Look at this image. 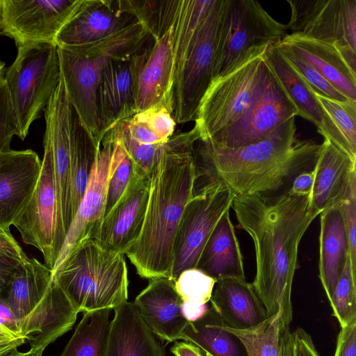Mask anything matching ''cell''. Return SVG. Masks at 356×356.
Masks as SVG:
<instances>
[{"label": "cell", "instance_id": "cell-54", "mask_svg": "<svg viewBox=\"0 0 356 356\" xmlns=\"http://www.w3.org/2000/svg\"><path fill=\"white\" fill-rule=\"evenodd\" d=\"M4 76H5L4 63L2 62V60L0 58V86L4 81Z\"/></svg>", "mask_w": 356, "mask_h": 356}, {"label": "cell", "instance_id": "cell-19", "mask_svg": "<svg viewBox=\"0 0 356 356\" xmlns=\"http://www.w3.org/2000/svg\"><path fill=\"white\" fill-rule=\"evenodd\" d=\"M149 190V177L133 172L123 194L104 216L96 240L106 248L124 254L141 232Z\"/></svg>", "mask_w": 356, "mask_h": 356}, {"label": "cell", "instance_id": "cell-53", "mask_svg": "<svg viewBox=\"0 0 356 356\" xmlns=\"http://www.w3.org/2000/svg\"><path fill=\"white\" fill-rule=\"evenodd\" d=\"M7 356H42V352L31 349L26 352H20L16 350Z\"/></svg>", "mask_w": 356, "mask_h": 356}, {"label": "cell", "instance_id": "cell-45", "mask_svg": "<svg viewBox=\"0 0 356 356\" xmlns=\"http://www.w3.org/2000/svg\"><path fill=\"white\" fill-rule=\"evenodd\" d=\"M0 254L24 261L28 257L13 236L10 229L0 228Z\"/></svg>", "mask_w": 356, "mask_h": 356}, {"label": "cell", "instance_id": "cell-13", "mask_svg": "<svg viewBox=\"0 0 356 356\" xmlns=\"http://www.w3.org/2000/svg\"><path fill=\"white\" fill-rule=\"evenodd\" d=\"M83 0H0V35L17 47L34 43L56 44L66 24Z\"/></svg>", "mask_w": 356, "mask_h": 356}, {"label": "cell", "instance_id": "cell-43", "mask_svg": "<svg viewBox=\"0 0 356 356\" xmlns=\"http://www.w3.org/2000/svg\"><path fill=\"white\" fill-rule=\"evenodd\" d=\"M334 356H356V319L341 327Z\"/></svg>", "mask_w": 356, "mask_h": 356}, {"label": "cell", "instance_id": "cell-8", "mask_svg": "<svg viewBox=\"0 0 356 356\" xmlns=\"http://www.w3.org/2000/svg\"><path fill=\"white\" fill-rule=\"evenodd\" d=\"M285 24L254 0H223L212 67V80L262 56L287 35Z\"/></svg>", "mask_w": 356, "mask_h": 356}, {"label": "cell", "instance_id": "cell-23", "mask_svg": "<svg viewBox=\"0 0 356 356\" xmlns=\"http://www.w3.org/2000/svg\"><path fill=\"white\" fill-rule=\"evenodd\" d=\"M172 35L170 24L159 37L153 39L140 68L136 85L137 113L152 107L165 106L172 114Z\"/></svg>", "mask_w": 356, "mask_h": 356}, {"label": "cell", "instance_id": "cell-51", "mask_svg": "<svg viewBox=\"0 0 356 356\" xmlns=\"http://www.w3.org/2000/svg\"><path fill=\"white\" fill-rule=\"evenodd\" d=\"M26 342L24 337H16L0 332V356H7Z\"/></svg>", "mask_w": 356, "mask_h": 356}, {"label": "cell", "instance_id": "cell-12", "mask_svg": "<svg viewBox=\"0 0 356 356\" xmlns=\"http://www.w3.org/2000/svg\"><path fill=\"white\" fill-rule=\"evenodd\" d=\"M235 197L226 186L207 182L188 200L174 242L171 275L174 282L184 270L196 268L210 235Z\"/></svg>", "mask_w": 356, "mask_h": 356}, {"label": "cell", "instance_id": "cell-11", "mask_svg": "<svg viewBox=\"0 0 356 356\" xmlns=\"http://www.w3.org/2000/svg\"><path fill=\"white\" fill-rule=\"evenodd\" d=\"M262 56L212 80L200 102L194 120L200 140L211 138L235 124L245 114L259 77Z\"/></svg>", "mask_w": 356, "mask_h": 356}, {"label": "cell", "instance_id": "cell-1", "mask_svg": "<svg viewBox=\"0 0 356 356\" xmlns=\"http://www.w3.org/2000/svg\"><path fill=\"white\" fill-rule=\"evenodd\" d=\"M238 226L251 237L256 259L252 287L268 317L282 311L283 325L293 317L291 290L300 241L318 216L309 196H236L232 207Z\"/></svg>", "mask_w": 356, "mask_h": 356}, {"label": "cell", "instance_id": "cell-26", "mask_svg": "<svg viewBox=\"0 0 356 356\" xmlns=\"http://www.w3.org/2000/svg\"><path fill=\"white\" fill-rule=\"evenodd\" d=\"M209 301L223 323L231 328L248 330L268 317L252 284L245 280L234 277L218 280Z\"/></svg>", "mask_w": 356, "mask_h": 356}, {"label": "cell", "instance_id": "cell-34", "mask_svg": "<svg viewBox=\"0 0 356 356\" xmlns=\"http://www.w3.org/2000/svg\"><path fill=\"white\" fill-rule=\"evenodd\" d=\"M131 138L142 144L167 142L173 136L176 122L165 106L152 107L138 112L123 120Z\"/></svg>", "mask_w": 356, "mask_h": 356}, {"label": "cell", "instance_id": "cell-52", "mask_svg": "<svg viewBox=\"0 0 356 356\" xmlns=\"http://www.w3.org/2000/svg\"><path fill=\"white\" fill-rule=\"evenodd\" d=\"M209 307L205 305H199L184 302L181 311L184 317L189 322L195 321L201 318L209 310Z\"/></svg>", "mask_w": 356, "mask_h": 356}, {"label": "cell", "instance_id": "cell-6", "mask_svg": "<svg viewBox=\"0 0 356 356\" xmlns=\"http://www.w3.org/2000/svg\"><path fill=\"white\" fill-rule=\"evenodd\" d=\"M152 37L139 21L105 38L78 45L58 47L60 78L68 100L81 123L100 145L97 88L105 65L132 54Z\"/></svg>", "mask_w": 356, "mask_h": 356}, {"label": "cell", "instance_id": "cell-5", "mask_svg": "<svg viewBox=\"0 0 356 356\" xmlns=\"http://www.w3.org/2000/svg\"><path fill=\"white\" fill-rule=\"evenodd\" d=\"M2 297L13 310L30 349L42 353L72 329L79 313L56 282L52 270L35 258L22 263Z\"/></svg>", "mask_w": 356, "mask_h": 356}, {"label": "cell", "instance_id": "cell-3", "mask_svg": "<svg viewBox=\"0 0 356 356\" xmlns=\"http://www.w3.org/2000/svg\"><path fill=\"white\" fill-rule=\"evenodd\" d=\"M292 117L259 142L234 149L198 140L193 156L198 178L230 188L236 196L267 194L287 181L314 168L321 144L297 140Z\"/></svg>", "mask_w": 356, "mask_h": 356}, {"label": "cell", "instance_id": "cell-33", "mask_svg": "<svg viewBox=\"0 0 356 356\" xmlns=\"http://www.w3.org/2000/svg\"><path fill=\"white\" fill-rule=\"evenodd\" d=\"M111 310L106 308L83 313L60 356H104Z\"/></svg>", "mask_w": 356, "mask_h": 356}, {"label": "cell", "instance_id": "cell-38", "mask_svg": "<svg viewBox=\"0 0 356 356\" xmlns=\"http://www.w3.org/2000/svg\"><path fill=\"white\" fill-rule=\"evenodd\" d=\"M118 139L133 163V172L149 177L154 163L164 143L142 144L134 140L127 133L122 122L108 131Z\"/></svg>", "mask_w": 356, "mask_h": 356}, {"label": "cell", "instance_id": "cell-2", "mask_svg": "<svg viewBox=\"0 0 356 356\" xmlns=\"http://www.w3.org/2000/svg\"><path fill=\"white\" fill-rule=\"evenodd\" d=\"M199 139L195 127L173 134L154 163L143 228L125 253L143 278L171 279L175 236L198 179L193 151Z\"/></svg>", "mask_w": 356, "mask_h": 356}, {"label": "cell", "instance_id": "cell-40", "mask_svg": "<svg viewBox=\"0 0 356 356\" xmlns=\"http://www.w3.org/2000/svg\"><path fill=\"white\" fill-rule=\"evenodd\" d=\"M216 282L200 270L190 268L181 273L175 286L184 302L202 305L210 300Z\"/></svg>", "mask_w": 356, "mask_h": 356}, {"label": "cell", "instance_id": "cell-48", "mask_svg": "<svg viewBox=\"0 0 356 356\" xmlns=\"http://www.w3.org/2000/svg\"><path fill=\"white\" fill-rule=\"evenodd\" d=\"M22 261L0 254V296L2 297L7 286Z\"/></svg>", "mask_w": 356, "mask_h": 356}, {"label": "cell", "instance_id": "cell-37", "mask_svg": "<svg viewBox=\"0 0 356 356\" xmlns=\"http://www.w3.org/2000/svg\"><path fill=\"white\" fill-rule=\"evenodd\" d=\"M330 304L332 315L341 327L356 319V273L351 268L350 257L337 283Z\"/></svg>", "mask_w": 356, "mask_h": 356}, {"label": "cell", "instance_id": "cell-46", "mask_svg": "<svg viewBox=\"0 0 356 356\" xmlns=\"http://www.w3.org/2000/svg\"><path fill=\"white\" fill-rule=\"evenodd\" d=\"M314 169L305 170L295 177L291 188L287 191L295 196H310L314 183Z\"/></svg>", "mask_w": 356, "mask_h": 356}, {"label": "cell", "instance_id": "cell-29", "mask_svg": "<svg viewBox=\"0 0 356 356\" xmlns=\"http://www.w3.org/2000/svg\"><path fill=\"white\" fill-rule=\"evenodd\" d=\"M319 215V278L330 302L349 257L348 242L339 205Z\"/></svg>", "mask_w": 356, "mask_h": 356}, {"label": "cell", "instance_id": "cell-14", "mask_svg": "<svg viewBox=\"0 0 356 356\" xmlns=\"http://www.w3.org/2000/svg\"><path fill=\"white\" fill-rule=\"evenodd\" d=\"M70 109L71 104L60 79L44 109V136L51 147L53 156L57 200L56 251L58 257L73 220L70 161Z\"/></svg>", "mask_w": 356, "mask_h": 356}, {"label": "cell", "instance_id": "cell-47", "mask_svg": "<svg viewBox=\"0 0 356 356\" xmlns=\"http://www.w3.org/2000/svg\"><path fill=\"white\" fill-rule=\"evenodd\" d=\"M295 356H320L311 336L302 327L292 332Z\"/></svg>", "mask_w": 356, "mask_h": 356}, {"label": "cell", "instance_id": "cell-16", "mask_svg": "<svg viewBox=\"0 0 356 356\" xmlns=\"http://www.w3.org/2000/svg\"><path fill=\"white\" fill-rule=\"evenodd\" d=\"M292 33L356 50V0H287Z\"/></svg>", "mask_w": 356, "mask_h": 356}, {"label": "cell", "instance_id": "cell-21", "mask_svg": "<svg viewBox=\"0 0 356 356\" xmlns=\"http://www.w3.org/2000/svg\"><path fill=\"white\" fill-rule=\"evenodd\" d=\"M42 161L31 150L0 154V228L10 229L38 183Z\"/></svg>", "mask_w": 356, "mask_h": 356}, {"label": "cell", "instance_id": "cell-28", "mask_svg": "<svg viewBox=\"0 0 356 356\" xmlns=\"http://www.w3.org/2000/svg\"><path fill=\"white\" fill-rule=\"evenodd\" d=\"M310 63L347 99L356 102V72L333 44L291 33L281 41Z\"/></svg>", "mask_w": 356, "mask_h": 356}, {"label": "cell", "instance_id": "cell-18", "mask_svg": "<svg viewBox=\"0 0 356 356\" xmlns=\"http://www.w3.org/2000/svg\"><path fill=\"white\" fill-rule=\"evenodd\" d=\"M113 142L106 133L98 149L83 199L73 218L53 275L70 252L82 242L96 239L105 214L107 180Z\"/></svg>", "mask_w": 356, "mask_h": 356}, {"label": "cell", "instance_id": "cell-9", "mask_svg": "<svg viewBox=\"0 0 356 356\" xmlns=\"http://www.w3.org/2000/svg\"><path fill=\"white\" fill-rule=\"evenodd\" d=\"M60 80L58 47L34 43L17 47L4 81L11 102L17 136L24 140L31 124L47 107Z\"/></svg>", "mask_w": 356, "mask_h": 356}, {"label": "cell", "instance_id": "cell-30", "mask_svg": "<svg viewBox=\"0 0 356 356\" xmlns=\"http://www.w3.org/2000/svg\"><path fill=\"white\" fill-rule=\"evenodd\" d=\"M195 268L216 281L229 277L245 280L243 256L229 210L216 224Z\"/></svg>", "mask_w": 356, "mask_h": 356}, {"label": "cell", "instance_id": "cell-7", "mask_svg": "<svg viewBox=\"0 0 356 356\" xmlns=\"http://www.w3.org/2000/svg\"><path fill=\"white\" fill-rule=\"evenodd\" d=\"M54 277L79 312L113 309L128 299L124 254L106 248L95 238L74 248Z\"/></svg>", "mask_w": 356, "mask_h": 356}, {"label": "cell", "instance_id": "cell-32", "mask_svg": "<svg viewBox=\"0 0 356 356\" xmlns=\"http://www.w3.org/2000/svg\"><path fill=\"white\" fill-rule=\"evenodd\" d=\"M223 325L211 307L201 318L188 321L180 339L197 345L207 356H248L239 339L226 330Z\"/></svg>", "mask_w": 356, "mask_h": 356}, {"label": "cell", "instance_id": "cell-4", "mask_svg": "<svg viewBox=\"0 0 356 356\" xmlns=\"http://www.w3.org/2000/svg\"><path fill=\"white\" fill-rule=\"evenodd\" d=\"M223 0H172V115L176 124L195 120L212 81Z\"/></svg>", "mask_w": 356, "mask_h": 356}, {"label": "cell", "instance_id": "cell-31", "mask_svg": "<svg viewBox=\"0 0 356 356\" xmlns=\"http://www.w3.org/2000/svg\"><path fill=\"white\" fill-rule=\"evenodd\" d=\"M99 145L81 123L71 105L70 118V161L73 218L86 192Z\"/></svg>", "mask_w": 356, "mask_h": 356}, {"label": "cell", "instance_id": "cell-17", "mask_svg": "<svg viewBox=\"0 0 356 356\" xmlns=\"http://www.w3.org/2000/svg\"><path fill=\"white\" fill-rule=\"evenodd\" d=\"M152 42L153 38L137 52L105 65L97 88L100 142L117 124L137 113L136 79Z\"/></svg>", "mask_w": 356, "mask_h": 356}, {"label": "cell", "instance_id": "cell-20", "mask_svg": "<svg viewBox=\"0 0 356 356\" xmlns=\"http://www.w3.org/2000/svg\"><path fill=\"white\" fill-rule=\"evenodd\" d=\"M262 58L296 106L298 115L314 123L318 132L325 139L330 140L356 161V156L352 153L333 120L318 102L316 94L289 63L277 45L269 47Z\"/></svg>", "mask_w": 356, "mask_h": 356}, {"label": "cell", "instance_id": "cell-27", "mask_svg": "<svg viewBox=\"0 0 356 356\" xmlns=\"http://www.w3.org/2000/svg\"><path fill=\"white\" fill-rule=\"evenodd\" d=\"M104 356H165L161 340L145 325L134 302L113 309Z\"/></svg>", "mask_w": 356, "mask_h": 356}, {"label": "cell", "instance_id": "cell-25", "mask_svg": "<svg viewBox=\"0 0 356 356\" xmlns=\"http://www.w3.org/2000/svg\"><path fill=\"white\" fill-rule=\"evenodd\" d=\"M314 169L315 178L309 199L312 208L319 215L338 207L346 198L356 180V161L324 139Z\"/></svg>", "mask_w": 356, "mask_h": 356}, {"label": "cell", "instance_id": "cell-22", "mask_svg": "<svg viewBox=\"0 0 356 356\" xmlns=\"http://www.w3.org/2000/svg\"><path fill=\"white\" fill-rule=\"evenodd\" d=\"M134 302L145 325L161 341L169 343L181 339L188 321L183 316V300L172 280H149Z\"/></svg>", "mask_w": 356, "mask_h": 356}, {"label": "cell", "instance_id": "cell-35", "mask_svg": "<svg viewBox=\"0 0 356 356\" xmlns=\"http://www.w3.org/2000/svg\"><path fill=\"white\" fill-rule=\"evenodd\" d=\"M282 316L280 309L259 325L248 330H236L225 324L223 327L239 339L248 356H278Z\"/></svg>", "mask_w": 356, "mask_h": 356}, {"label": "cell", "instance_id": "cell-36", "mask_svg": "<svg viewBox=\"0 0 356 356\" xmlns=\"http://www.w3.org/2000/svg\"><path fill=\"white\" fill-rule=\"evenodd\" d=\"M113 142L108 180L105 214L114 207L126 189L133 174V163L120 142L108 131Z\"/></svg>", "mask_w": 356, "mask_h": 356}, {"label": "cell", "instance_id": "cell-44", "mask_svg": "<svg viewBox=\"0 0 356 356\" xmlns=\"http://www.w3.org/2000/svg\"><path fill=\"white\" fill-rule=\"evenodd\" d=\"M0 332L22 337L18 321L6 300L0 296Z\"/></svg>", "mask_w": 356, "mask_h": 356}, {"label": "cell", "instance_id": "cell-42", "mask_svg": "<svg viewBox=\"0 0 356 356\" xmlns=\"http://www.w3.org/2000/svg\"><path fill=\"white\" fill-rule=\"evenodd\" d=\"M339 209L347 234L351 268L356 273V180Z\"/></svg>", "mask_w": 356, "mask_h": 356}, {"label": "cell", "instance_id": "cell-15", "mask_svg": "<svg viewBox=\"0 0 356 356\" xmlns=\"http://www.w3.org/2000/svg\"><path fill=\"white\" fill-rule=\"evenodd\" d=\"M43 145L44 154L38 183L13 225L17 229L26 244L40 250L45 264L53 270L58 259L56 251L57 200L51 149L44 140Z\"/></svg>", "mask_w": 356, "mask_h": 356}, {"label": "cell", "instance_id": "cell-10", "mask_svg": "<svg viewBox=\"0 0 356 356\" xmlns=\"http://www.w3.org/2000/svg\"><path fill=\"white\" fill-rule=\"evenodd\" d=\"M298 111L263 60L254 95L245 114L235 124L202 140L221 148L246 146L268 137Z\"/></svg>", "mask_w": 356, "mask_h": 356}, {"label": "cell", "instance_id": "cell-39", "mask_svg": "<svg viewBox=\"0 0 356 356\" xmlns=\"http://www.w3.org/2000/svg\"><path fill=\"white\" fill-rule=\"evenodd\" d=\"M277 45L314 93L337 101H351L333 87L310 63L301 58L289 46L282 42Z\"/></svg>", "mask_w": 356, "mask_h": 356}, {"label": "cell", "instance_id": "cell-50", "mask_svg": "<svg viewBox=\"0 0 356 356\" xmlns=\"http://www.w3.org/2000/svg\"><path fill=\"white\" fill-rule=\"evenodd\" d=\"M175 356H207L204 351L190 341H175L170 348Z\"/></svg>", "mask_w": 356, "mask_h": 356}, {"label": "cell", "instance_id": "cell-49", "mask_svg": "<svg viewBox=\"0 0 356 356\" xmlns=\"http://www.w3.org/2000/svg\"><path fill=\"white\" fill-rule=\"evenodd\" d=\"M289 326L282 323L279 336L278 356H295L293 336Z\"/></svg>", "mask_w": 356, "mask_h": 356}, {"label": "cell", "instance_id": "cell-24", "mask_svg": "<svg viewBox=\"0 0 356 356\" xmlns=\"http://www.w3.org/2000/svg\"><path fill=\"white\" fill-rule=\"evenodd\" d=\"M138 22L118 6L117 0H83L56 39L58 47L78 45L105 38Z\"/></svg>", "mask_w": 356, "mask_h": 356}, {"label": "cell", "instance_id": "cell-41", "mask_svg": "<svg viewBox=\"0 0 356 356\" xmlns=\"http://www.w3.org/2000/svg\"><path fill=\"white\" fill-rule=\"evenodd\" d=\"M316 96L356 156V102L337 101L318 95Z\"/></svg>", "mask_w": 356, "mask_h": 356}]
</instances>
